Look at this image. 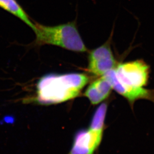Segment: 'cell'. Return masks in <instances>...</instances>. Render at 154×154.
<instances>
[{
  "mask_svg": "<svg viewBox=\"0 0 154 154\" xmlns=\"http://www.w3.org/2000/svg\"><path fill=\"white\" fill-rule=\"evenodd\" d=\"M89 80L88 76L83 73L48 74L39 79L35 96L28 101L50 105L70 100L80 95Z\"/></svg>",
  "mask_w": 154,
  "mask_h": 154,
  "instance_id": "obj_1",
  "label": "cell"
},
{
  "mask_svg": "<svg viewBox=\"0 0 154 154\" xmlns=\"http://www.w3.org/2000/svg\"><path fill=\"white\" fill-rule=\"evenodd\" d=\"M33 31L36 36L35 43L38 45L57 46L76 52L87 51L75 21L54 26L35 23Z\"/></svg>",
  "mask_w": 154,
  "mask_h": 154,
  "instance_id": "obj_2",
  "label": "cell"
},
{
  "mask_svg": "<svg viewBox=\"0 0 154 154\" xmlns=\"http://www.w3.org/2000/svg\"><path fill=\"white\" fill-rule=\"evenodd\" d=\"M107 102L101 104L93 114L88 128L76 133L68 154H93L100 145L107 111Z\"/></svg>",
  "mask_w": 154,
  "mask_h": 154,
  "instance_id": "obj_3",
  "label": "cell"
},
{
  "mask_svg": "<svg viewBox=\"0 0 154 154\" xmlns=\"http://www.w3.org/2000/svg\"><path fill=\"white\" fill-rule=\"evenodd\" d=\"M114 70L117 80L124 86L142 88L148 82L150 67L143 60L122 63Z\"/></svg>",
  "mask_w": 154,
  "mask_h": 154,
  "instance_id": "obj_4",
  "label": "cell"
},
{
  "mask_svg": "<svg viewBox=\"0 0 154 154\" xmlns=\"http://www.w3.org/2000/svg\"><path fill=\"white\" fill-rule=\"evenodd\" d=\"M116 64L109 40L91 51L88 56L87 70L95 76H102L115 69Z\"/></svg>",
  "mask_w": 154,
  "mask_h": 154,
  "instance_id": "obj_5",
  "label": "cell"
},
{
  "mask_svg": "<svg viewBox=\"0 0 154 154\" xmlns=\"http://www.w3.org/2000/svg\"><path fill=\"white\" fill-rule=\"evenodd\" d=\"M114 69L111 70L103 76L110 83L112 88L128 101L130 106L133 107L135 102L140 99H147L154 103V90L124 86L117 80Z\"/></svg>",
  "mask_w": 154,
  "mask_h": 154,
  "instance_id": "obj_6",
  "label": "cell"
},
{
  "mask_svg": "<svg viewBox=\"0 0 154 154\" xmlns=\"http://www.w3.org/2000/svg\"><path fill=\"white\" fill-rule=\"evenodd\" d=\"M112 86L104 76L92 82L83 95L88 99L92 105H97L107 99L110 95Z\"/></svg>",
  "mask_w": 154,
  "mask_h": 154,
  "instance_id": "obj_7",
  "label": "cell"
},
{
  "mask_svg": "<svg viewBox=\"0 0 154 154\" xmlns=\"http://www.w3.org/2000/svg\"><path fill=\"white\" fill-rule=\"evenodd\" d=\"M0 7L18 18L34 29L35 23L32 21L29 16L16 0H0Z\"/></svg>",
  "mask_w": 154,
  "mask_h": 154,
  "instance_id": "obj_8",
  "label": "cell"
}]
</instances>
